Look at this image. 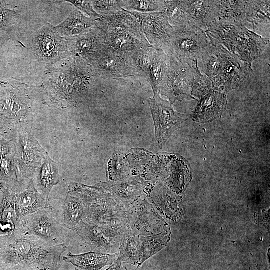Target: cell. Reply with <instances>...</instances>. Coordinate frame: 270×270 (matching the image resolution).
<instances>
[{"instance_id":"1","label":"cell","mask_w":270,"mask_h":270,"mask_svg":"<svg viewBox=\"0 0 270 270\" xmlns=\"http://www.w3.org/2000/svg\"><path fill=\"white\" fill-rule=\"evenodd\" d=\"M64 244L52 246L16 230L0 236V266L8 270H27L42 266L58 267L66 250Z\"/></svg>"},{"instance_id":"2","label":"cell","mask_w":270,"mask_h":270,"mask_svg":"<svg viewBox=\"0 0 270 270\" xmlns=\"http://www.w3.org/2000/svg\"><path fill=\"white\" fill-rule=\"evenodd\" d=\"M173 28L168 42L163 50L180 62L190 63L198 60L210 44L205 32L194 26Z\"/></svg>"},{"instance_id":"3","label":"cell","mask_w":270,"mask_h":270,"mask_svg":"<svg viewBox=\"0 0 270 270\" xmlns=\"http://www.w3.org/2000/svg\"><path fill=\"white\" fill-rule=\"evenodd\" d=\"M169 56L168 64L161 84L159 94L168 98L172 104L176 100H196L192 95L194 67L198 60L181 62Z\"/></svg>"},{"instance_id":"4","label":"cell","mask_w":270,"mask_h":270,"mask_svg":"<svg viewBox=\"0 0 270 270\" xmlns=\"http://www.w3.org/2000/svg\"><path fill=\"white\" fill-rule=\"evenodd\" d=\"M96 76L106 78L122 79L143 76L132 54L104 48L88 63Z\"/></svg>"},{"instance_id":"5","label":"cell","mask_w":270,"mask_h":270,"mask_svg":"<svg viewBox=\"0 0 270 270\" xmlns=\"http://www.w3.org/2000/svg\"><path fill=\"white\" fill-rule=\"evenodd\" d=\"M34 56L42 64L52 66L72 56L66 37L60 36L54 26L47 23L35 34L32 40Z\"/></svg>"},{"instance_id":"6","label":"cell","mask_w":270,"mask_h":270,"mask_svg":"<svg viewBox=\"0 0 270 270\" xmlns=\"http://www.w3.org/2000/svg\"><path fill=\"white\" fill-rule=\"evenodd\" d=\"M130 232L139 236H150L168 230L166 222L152 204L140 197L126 210Z\"/></svg>"},{"instance_id":"7","label":"cell","mask_w":270,"mask_h":270,"mask_svg":"<svg viewBox=\"0 0 270 270\" xmlns=\"http://www.w3.org/2000/svg\"><path fill=\"white\" fill-rule=\"evenodd\" d=\"M74 231L92 251L110 254L119 250L122 242L130 232L128 228H112L80 221Z\"/></svg>"},{"instance_id":"8","label":"cell","mask_w":270,"mask_h":270,"mask_svg":"<svg viewBox=\"0 0 270 270\" xmlns=\"http://www.w3.org/2000/svg\"><path fill=\"white\" fill-rule=\"evenodd\" d=\"M16 144L15 155L18 182L33 180L37 169L42 164L46 152L30 134L18 132L14 138Z\"/></svg>"},{"instance_id":"9","label":"cell","mask_w":270,"mask_h":270,"mask_svg":"<svg viewBox=\"0 0 270 270\" xmlns=\"http://www.w3.org/2000/svg\"><path fill=\"white\" fill-rule=\"evenodd\" d=\"M148 102L154 123L156 140L158 145L162 146L170 136L190 116L176 112L172 104L162 99L159 94H154Z\"/></svg>"},{"instance_id":"10","label":"cell","mask_w":270,"mask_h":270,"mask_svg":"<svg viewBox=\"0 0 270 270\" xmlns=\"http://www.w3.org/2000/svg\"><path fill=\"white\" fill-rule=\"evenodd\" d=\"M63 228L48 211L40 210L22 218L16 230L56 246L63 244Z\"/></svg>"},{"instance_id":"11","label":"cell","mask_w":270,"mask_h":270,"mask_svg":"<svg viewBox=\"0 0 270 270\" xmlns=\"http://www.w3.org/2000/svg\"><path fill=\"white\" fill-rule=\"evenodd\" d=\"M7 185L13 194L17 226L21 219L25 216L40 210L48 212L54 210L53 207L48 204V200L36 190L33 180L26 182H16Z\"/></svg>"},{"instance_id":"12","label":"cell","mask_w":270,"mask_h":270,"mask_svg":"<svg viewBox=\"0 0 270 270\" xmlns=\"http://www.w3.org/2000/svg\"><path fill=\"white\" fill-rule=\"evenodd\" d=\"M252 72V66L227 50L222 68L212 81L213 88L221 92H229L240 86Z\"/></svg>"},{"instance_id":"13","label":"cell","mask_w":270,"mask_h":270,"mask_svg":"<svg viewBox=\"0 0 270 270\" xmlns=\"http://www.w3.org/2000/svg\"><path fill=\"white\" fill-rule=\"evenodd\" d=\"M82 220L112 228H128L126 211L107 198L86 206Z\"/></svg>"},{"instance_id":"14","label":"cell","mask_w":270,"mask_h":270,"mask_svg":"<svg viewBox=\"0 0 270 270\" xmlns=\"http://www.w3.org/2000/svg\"><path fill=\"white\" fill-rule=\"evenodd\" d=\"M129 12L140 23L143 34L148 42L156 48L164 50L167 46L174 30L166 12L145 14Z\"/></svg>"},{"instance_id":"15","label":"cell","mask_w":270,"mask_h":270,"mask_svg":"<svg viewBox=\"0 0 270 270\" xmlns=\"http://www.w3.org/2000/svg\"><path fill=\"white\" fill-rule=\"evenodd\" d=\"M104 47L113 50L132 54L140 49L151 46L130 32L107 22L104 18L98 20Z\"/></svg>"},{"instance_id":"16","label":"cell","mask_w":270,"mask_h":270,"mask_svg":"<svg viewBox=\"0 0 270 270\" xmlns=\"http://www.w3.org/2000/svg\"><path fill=\"white\" fill-rule=\"evenodd\" d=\"M146 186V182L138 177L118 182H104L92 187L112 200L125 210L139 198Z\"/></svg>"},{"instance_id":"17","label":"cell","mask_w":270,"mask_h":270,"mask_svg":"<svg viewBox=\"0 0 270 270\" xmlns=\"http://www.w3.org/2000/svg\"><path fill=\"white\" fill-rule=\"evenodd\" d=\"M270 46L268 38H262L253 31L240 25L234 44V54L240 59L252 66V62L262 56Z\"/></svg>"},{"instance_id":"18","label":"cell","mask_w":270,"mask_h":270,"mask_svg":"<svg viewBox=\"0 0 270 270\" xmlns=\"http://www.w3.org/2000/svg\"><path fill=\"white\" fill-rule=\"evenodd\" d=\"M66 38L72 56L82 58L86 63L94 58L104 47L98 24L86 34Z\"/></svg>"},{"instance_id":"19","label":"cell","mask_w":270,"mask_h":270,"mask_svg":"<svg viewBox=\"0 0 270 270\" xmlns=\"http://www.w3.org/2000/svg\"><path fill=\"white\" fill-rule=\"evenodd\" d=\"M27 96L17 90H8L0 94V112L18 126L30 112Z\"/></svg>"},{"instance_id":"20","label":"cell","mask_w":270,"mask_h":270,"mask_svg":"<svg viewBox=\"0 0 270 270\" xmlns=\"http://www.w3.org/2000/svg\"><path fill=\"white\" fill-rule=\"evenodd\" d=\"M227 103L224 93L212 90L200 99L192 119L201 123L212 122L224 113Z\"/></svg>"},{"instance_id":"21","label":"cell","mask_w":270,"mask_h":270,"mask_svg":"<svg viewBox=\"0 0 270 270\" xmlns=\"http://www.w3.org/2000/svg\"><path fill=\"white\" fill-rule=\"evenodd\" d=\"M242 24L224 19L212 22L206 34L212 45L224 46L230 52L234 54V44L238 29Z\"/></svg>"},{"instance_id":"22","label":"cell","mask_w":270,"mask_h":270,"mask_svg":"<svg viewBox=\"0 0 270 270\" xmlns=\"http://www.w3.org/2000/svg\"><path fill=\"white\" fill-rule=\"evenodd\" d=\"M194 26L206 30L219 16L218 0H186Z\"/></svg>"},{"instance_id":"23","label":"cell","mask_w":270,"mask_h":270,"mask_svg":"<svg viewBox=\"0 0 270 270\" xmlns=\"http://www.w3.org/2000/svg\"><path fill=\"white\" fill-rule=\"evenodd\" d=\"M118 258V254H104L96 252L74 254L69 252L63 260L75 266L76 270H100L112 265Z\"/></svg>"},{"instance_id":"24","label":"cell","mask_w":270,"mask_h":270,"mask_svg":"<svg viewBox=\"0 0 270 270\" xmlns=\"http://www.w3.org/2000/svg\"><path fill=\"white\" fill-rule=\"evenodd\" d=\"M227 50L221 45L211 44L198 60L200 71L212 81L218 74L226 58Z\"/></svg>"},{"instance_id":"25","label":"cell","mask_w":270,"mask_h":270,"mask_svg":"<svg viewBox=\"0 0 270 270\" xmlns=\"http://www.w3.org/2000/svg\"><path fill=\"white\" fill-rule=\"evenodd\" d=\"M98 20L85 16L78 10L70 12L62 22L54 26L62 37H71L86 34L96 26Z\"/></svg>"},{"instance_id":"26","label":"cell","mask_w":270,"mask_h":270,"mask_svg":"<svg viewBox=\"0 0 270 270\" xmlns=\"http://www.w3.org/2000/svg\"><path fill=\"white\" fill-rule=\"evenodd\" d=\"M34 176H36V190L48 200L52 188L60 181L58 164L46 154L42 164L37 169Z\"/></svg>"},{"instance_id":"27","label":"cell","mask_w":270,"mask_h":270,"mask_svg":"<svg viewBox=\"0 0 270 270\" xmlns=\"http://www.w3.org/2000/svg\"><path fill=\"white\" fill-rule=\"evenodd\" d=\"M17 226L16 216L12 192L7 185L0 203V232L2 234L12 233Z\"/></svg>"},{"instance_id":"28","label":"cell","mask_w":270,"mask_h":270,"mask_svg":"<svg viewBox=\"0 0 270 270\" xmlns=\"http://www.w3.org/2000/svg\"><path fill=\"white\" fill-rule=\"evenodd\" d=\"M64 221L62 226L74 231L86 214V207L80 198L68 194L62 204Z\"/></svg>"},{"instance_id":"29","label":"cell","mask_w":270,"mask_h":270,"mask_svg":"<svg viewBox=\"0 0 270 270\" xmlns=\"http://www.w3.org/2000/svg\"><path fill=\"white\" fill-rule=\"evenodd\" d=\"M168 62V55L162 48H156L154 59L148 70L146 77L152 87L154 94H159L160 86L166 71Z\"/></svg>"},{"instance_id":"30","label":"cell","mask_w":270,"mask_h":270,"mask_svg":"<svg viewBox=\"0 0 270 270\" xmlns=\"http://www.w3.org/2000/svg\"><path fill=\"white\" fill-rule=\"evenodd\" d=\"M118 252V259L122 262L137 266L138 268L142 260L140 236L129 232L122 242Z\"/></svg>"},{"instance_id":"31","label":"cell","mask_w":270,"mask_h":270,"mask_svg":"<svg viewBox=\"0 0 270 270\" xmlns=\"http://www.w3.org/2000/svg\"><path fill=\"white\" fill-rule=\"evenodd\" d=\"M246 20L255 30L259 25L270 26V1L246 0Z\"/></svg>"},{"instance_id":"32","label":"cell","mask_w":270,"mask_h":270,"mask_svg":"<svg viewBox=\"0 0 270 270\" xmlns=\"http://www.w3.org/2000/svg\"><path fill=\"white\" fill-rule=\"evenodd\" d=\"M170 229L156 234L140 236L142 260L139 268L149 258L161 250L170 240Z\"/></svg>"},{"instance_id":"33","label":"cell","mask_w":270,"mask_h":270,"mask_svg":"<svg viewBox=\"0 0 270 270\" xmlns=\"http://www.w3.org/2000/svg\"><path fill=\"white\" fill-rule=\"evenodd\" d=\"M104 18L107 22L130 32L140 40L148 42L140 23L130 12L122 9L112 15L104 16Z\"/></svg>"},{"instance_id":"34","label":"cell","mask_w":270,"mask_h":270,"mask_svg":"<svg viewBox=\"0 0 270 270\" xmlns=\"http://www.w3.org/2000/svg\"><path fill=\"white\" fill-rule=\"evenodd\" d=\"M170 24L175 27L193 26L186 0H165Z\"/></svg>"},{"instance_id":"35","label":"cell","mask_w":270,"mask_h":270,"mask_svg":"<svg viewBox=\"0 0 270 270\" xmlns=\"http://www.w3.org/2000/svg\"><path fill=\"white\" fill-rule=\"evenodd\" d=\"M218 19L232 21L242 25L246 22V0H218Z\"/></svg>"},{"instance_id":"36","label":"cell","mask_w":270,"mask_h":270,"mask_svg":"<svg viewBox=\"0 0 270 270\" xmlns=\"http://www.w3.org/2000/svg\"><path fill=\"white\" fill-rule=\"evenodd\" d=\"M124 10L140 13L163 12L166 10L165 0H126Z\"/></svg>"},{"instance_id":"37","label":"cell","mask_w":270,"mask_h":270,"mask_svg":"<svg viewBox=\"0 0 270 270\" xmlns=\"http://www.w3.org/2000/svg\"><path fill=\"white\" fill-rule=\"evenodd\" d=\"M213 90H214L211 80L208 76L201 73L198 68L197 62L194 67L192 96H194L200 100Z\"/></svg>"},{"instance_id":"38","label":"cell","mask_w":270,"mask_h":270,"mask_svg":"<svg viewBox=\"0 0 270 270\" xmlns=\"http://www.w3.org/2000/svg\"><path fill=\"white\" fill-rule=\"evenodd\" d=\"M15 155H10L0 158V178L6 184H12L18 182Z\"/></svg>"},{"instance_id":"39","label":"cell","mask_w":270,"mask_h":270,"mask_svg":"<svg viewBox=\"0 0 270 270\" xmlns=\"http://www.w3.org/2000/svg\"><path fill=\"white\" fill-rule=\"evenodd\" d=\"M95 11L102 16L112 15L124 8L126 0H92Z\"/></svg>"},{"instance_id":"40","label":"cell","mask_w":270,"mask_h":270,"mask_svg":"<svg viewBox=\"0 0 270 270\" xmlns=\"http://www.w3.org/2000/svg\"><path fill=\"white\" fill-rule=\"evenodd\" d=\"M16 132V126L14 123L0 112V140H13Z\"/></svg>"},{"instance_id":"41","label":"cell","mask_w":270,"mask_h":270,"mask_svg":"<svg viewBox=\"0 0 270 270\" xmlns=\"http://www.w3.org/2000/svg\"><path fill=\"white\" fill-rule=\"evenodd\" d=\"M64 2L71 4L79 11L88 15L91 18L96 20L103 18V16L98 14L94 10L92 0H68Z\"/></svg>"},{"instance_id":"42","label":"cell","mask_w":270,"mask_h":270,"mask_svg":"<svg viewBox=\"0 0 270 270\" xmlns=\"http://www.w3.org/2000/svg\"><path fill=\"white\" fill-rule=\"evenodd\" d=\"M16 144L13 140H0V158L12 154H16Z\"/></svg>"},{"instance_id":"43","label":"cell","mask_w":270,"mask_h":270,"mask_svg":"<svg viewBox=\"0 0 270 270\" xmlns=\"http://www.w3.org/2000/svg\"><path fill=\"white\" fill-rule=\"evenodd\" d=\"M106 270H127L126 266H123L122 262L118 259Z\"/></svg>"},{"instance_id":"44","label":"cell","mask_w":270,"mask_h":270,"mask_svg":"<svg viewBox=\"0 0 270 270\" xmlns=\"http://www.w3.org/2000/svg\"><path fill=\"white\" fill-rule=\"evenodd\" d=\"M7 184L0 178V203L3 198Z\"/></svg>"},{"instance_id":"45","label":"cell","mask_w":270,"mask_h":270,"mask_svg":"<svg viewBox=\"0 0 270 270\" xmlns=\"http://www.w3.org/2000/svg\"><path fill=\"white\" fill-rule=\"evenodd\" d=\"M58 268L51 266H37L29 268L27 270H58Z\"/></svg>"},{"instance_id":"46","label":"cell","mask_w":270,"mask_h":270,"mask_svg":"<svg viewBox=\"0 0 270 270\" xmlns=\"http://www.w3.org/2000/svg\"><path fill=\"white\" fill-rule=\"evenodd\" d=\"M0 270H6V269L0 266Z\"/></svg>"},{"instance_id":"47","label":"cell","mask_w":270,"mask_h":270,"mask_svg":"<svg viewBox=\"0 0 270 270\" xmlns=\"http://www.w3.org/2000/svg\"><path fill=\"white\" fill-rule=\"evenodd\" d=\"M0 235H2V234H1V232H0Z\"/></svg>"}]
</instances>
